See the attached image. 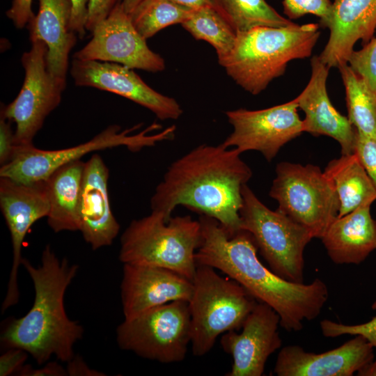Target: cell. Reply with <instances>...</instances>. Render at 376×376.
<instances>
[{
	"label": "cell",
	"mask_w": 376,
	"mask_h": 376,
	"mask_svg": "<svg viewBox=\"0 0 376 376\" xmlns=\"http://www.w3.org/2000/svg\"><path fill=\"white\" fill-rule=\"evenodd\" d=\"M203 241L196 255L197 265L211 266L243 286L258 301L271 306L288 331L303 329L305 320L315 319L328 300L326 283L315 278L311 283L285 280L258 259L251 235L241 230L229 237L215 219L201 215Z\"/></svg>",
	"instance_id": "obj_1"
},
{
	"label": "cell",
	"mask_w": 376,
	"mask_h": 376,
	"mask_svg": "<svg viewBox=\"0 0 376 376\" xmlns=\"http://www.w3.org/2000/svg\"><path fill=\"white\" fill-rule=\"evenodd\" d=\"M235 148L201 144L173 162L150 199L166 222L178 205L219 221L229 237L242 230V189L252 176Z\"/></svg>",
	"instance_id": "obj_2"
},
{
	"label": "cell",
	"mask_w": 376,
	"mask_h": 376,
	"mask_svg": "<svg viewBox=\"0 0 376 376\" xmlns=\"http://www.w3.org/2000/svg\"><path fill=\"white\" fill-rule=\"evenodd\" d=\"M22 265L33 281L34 301L25 315L8 324L1 340L9 348L26 351L39 365L52 355L68 363L75 356V344L84 334L81 324L68 317L64 305L66 290L79 267L66 258L59 260L49 244L42 251L39 266L24 258Z\"/></svg>",
	"instance_id": "obj_3"
},
{
	"label": "cell",
	"mask_w": 376,
	"mask_h": 376,
	"mask_svg": "<svg viewBox=\"0 0 376 376\" xmlns=\"http://www.w3.org/2000/svg\"><path fill=\"white\" fill-rule=\"evenodd\" d=\"M319 28L317 23H294L237 32L232 51L220 65L244 91L258 95L285 73L290 61L311 56Z\"/></svg>",
	"instance_id": "obj_4"
},
{
	"label": "cell",
	"mask_w": 376,
	"mask_h": 376,
	"mask_svg": "<svg viewBox=\"0 0 376 376\" xmlns=\"http://www.w3.org/2000/svg\"><path fill=\"white\" fill-rule=\"evenodd\" d=\"M203 241L201 224L189 215L171 217L161 212L132 220L120 237L123 264L157 266L193 280L195 255Z\"/></svg>",
	"instance_id": "obj_5"
},
{
	"label": "cell",
	"mask_w": 376,
	"mask_h": 376,
	"mask_svg": "<svg viewBox=\"0 0 376 376\" xmlns=\"http://www.w3.org/2000/svg\"><path fill=\"white\" fill-rule=\"evenodd\" d=\"M216 269L197 265L189 301L191 321L192 354L202 357L223 334L241 329L258 302L243 286Z\"/></svg>",
	"instance_id": "obj_6"
},
{
	"label": "cell",
	"mask_w": 376,
	"mask_h": 376,
	"mask_svg": "<svg viewBox=\"0 0 376 376\" xmlns=\"http://www.w3.org/2000/svg\"><path fill=\"white\" fill-rule=\"evenodd\" d=\"M242 196V229L251 235L269 269L285 280L304 283V251L314 238L311 233L279 210L267 207L247 184Z\"/></svg>",
	"instance_id": "obj_7"
},
{
	"label": "cell",
	"mask_w": 376,
	"mask_h": 376,
	"mask_svg": "<svg viewBox=\"0 0 376 376\" xmlns=\"http://www.w3.org/2000/svg\"><path fill=\"white\" fill-rule=\"evenodd\" d=\"M139 127L140 125H137L122 131L118 125H110L88 141L64 149L42 150L33 145L16 146L12 159L1 166L0 177L22 183L45 180L60 167L79 160L91 152L118 146L136 152L173 139L175 131V126L172 125L152 134V132L161 128L160 125L153 123L143 131L134 133Z\"/></svg>",
	"instance_id": "obj_8"
},
{
	"label": "cell",
	"mask_w": 376,
	"mask_h": 376,
	"mask_svg": "<svg viewBox=\"0 0 376 376\" xmlns=\"http://www.w3.org/2000/svg\"><path fill=\"white\" fill-rule=\"evenodd\" d=\"M275 173L269 195L277 210L321 239L340 208L331 179L318 166L288 162L279 163Z\"/></svg>",
	"instance_id": "obj_9"
},
{
	"label": "cell",
	"mask_w": 376,
	"mask_h": 376,
	"mask_svg": "<svg viewBox=\"0 0 376 376\" xmlns=\"http://www.w3.org/2000/svg\"><path fill=\"white\" fill-rule=\"evenodd\" d=\"M116 340L122 350L142 358L163 363L183 361L191 340L189 301H171L125 319Z\"/></svg>",
	"instance_id": "obj_10"
},
{
	"label": "cell",
	"mask_w": 376,
	"mask_h": 376,
	"mask_svg": "<svg viewBox=\"0 0 376 376\" xmlns=\"http://www.w3.org/2000/svg\"><path fill=\"white\" fill-rule=\"evenodd\" d=\"M31 42L30 50L21 58L24 69L22 87L16 98L1 109V114L16 125V146L33 145L45 118L59 105L66 86L47 70L46 43L38 39Z\"/></svg>",
	"instance_id": "obj_11"
},
{
	"label": "cell",
	"mask_w": 376,
	"mask_h": 376,
	"mask_svg": "<svg viewBox=\"0 0 376 376\" xmlns=\"http://www.w3.org/2000/svg\"><path fill=\"white\" fill-rule=\"evenodd\" d=\"M295 99L272 107L249 110L240 108L226 111L233 132L221 144L226 148L260 152L272 161L280 149L304 131Z\"/></svg>",
	"instance_id": "obj_12"
},
{
	"label": "cell",
	"mask_w": 376,
	"mask_h": 376,
	"mask_svg": "<svg viewBox=\"0 0 376 376\" xmlns=\"http://www.w3.org/2000/svg\"><path fill=\"white\" fill-rule=\"evenodd\" d=\"M91 40L74 58L111 62L152 72L165 69V61L152 52L136 31L122 1L91 32Z\"/></svg>",
	"instance_id": "obj_13"
},
{
	"label": "cell",
	"mask_w": 376,
	"mask_h": 376,
	"mask_svg": "<svg viewBox=\"0 0 376 376\" xmlns=\"http://www.w3.org/2000/svg\"><path fill=\"white\" fill-rule=\"evenodd\" d=\"M0 207L9 229L13 246V264L2 312L15 305L19 299L18 269L22 265L24 238L38 220L47 217L49 202L45 180L22 183L0 177Z\"/></svg>",
	"instance_id": "obj_14"
},
{
	"label": "cell",
	"mask_w": 376,
	"mask_h": 376,
	"mask_svg": "<svg viewBox=\"0 0 376 376\" xmlns=\"http://www.w3.org/2000/svg\"><path fill=\"white\" fill-rule=\"evenodd\" d=\"M70 74L77 86L109 91L148 109L159 119L177 120L182 114L173 97L152 89L133 70L120 64L73 58Z\"/></svg>",
	"instance_id": "obj_15"
},
{
	"label": "cell",
	"mask_w": 376,
	"mask_h": 376,
	"mask_svg": "<svg viewBox=\"0 0 376 376\" xmlns=\"http://www.w3.org/2000/svg\"><path fill=\"white\" fill-rule=\"evenodd\" d=\"M279 325L278 313L258 301L244 320L241 332L233 330L223 334L221 347L233 357L231 370L226 375H263L269 357L282 345Z\"/></svg>",
	"instance_id": "obj_16"
},
{
	"label": "cell",
	"mask_w": 376,
	"mask_h": 376,
	"mask_svg": "<svg viewBox=\"0 0 376 376\" xmlns=\"http://www.w3.org/2000/svg\"><path fill=\"white\" fill-rule=\"evenodd\" d=\"M193 281L157 266L123 264L120 296L125 319L176 300L189 301Z\"/></svg>",
	"instance_id": "obj_17"
},
{
	"label": "cell",
	"mask_w": 376,
	"mask_h": 376,
	"mask_svg": "<svg viewBox=\"0 0 376 376\" xmlns=\"http://www.w3.org/2000/svg\"><path fill=\"white\" fill-rule=\"evenodd\" d=\"M373 348L359 335L319 354L298 345H286L278 354L274 373L278 376H352L374 359Z\"/></svg>",
	"instance_id": "obj_18"
},
{
	"label": "cell",
	"mask_w": 376,
	"mask_h": 376,
	"mask_svg": "<svg viewBox=\"0 0 376 376\" xmlns=\"http://www.w3.org/2000/svg\"><path fill=\"white\" fill-rule=\"evenodd\" d=\"M309 81L295 98L298 108L303 111L304 131L313 136H328L340 146L342 155L354 152L356 130L347 117L339 113L330 101L327 91L329 68L319 56L311 59Z\"/></svg>",
	"instance_id": "obj_19"
},
{
	"label": "cell",
	"mask_w": 376,
	"mask_h": 376,
	"mask_svg": "<svg viewBox=\"0 0 376 376\" xmlns=\"http://www.w3.org/2000/svg\"><path fill=\"white\" fill-rule=\"evenodd\" d=\"M109 171L102 157L94 154L85 162L79 207V230L93 250L109 246L120 224L111 209Z\"/></svg>",
	"instance_id": "obj_20"
},
{
	"label": "cell",
	"mask_w": 376,
	"mask_h": 376,
	"mask_svg": "<svg viewBox=\"0 0 376 376\" xmlns=\"http://www.w3.org/2000/svg\"><path fill=\"white\" fill-rule=\"evenodd\" d=\"M328 41L319 57L329 68L347 63L354 45L368 43L376 30V0H334Z\"/></svg>",
	"instance_id": "obj_21"
},
{
	"label": "cell",
	"mask_w": 376,
	"mask_h": 376,
	"mask_svg": "<svg viewBox=\"0 0 376 376\" xmlns=\"http://www.w3.org/2000/svg\"><path fill=\"white\" fill-rule=\"evenodd\" d=\"M38 1V13L27 24L30 40L38 39L46 43L47 70L66 84L69 54L77 42V34L70 26V1Z\"/></svg>",
	"instance_id": "obj_22"
},
{
	"label": "cell",
	"mask_w": 376,
	"mask_h": 376,
	"mask_svg": "<svg viewBox=\"0 0 376 376\" xmlns=\"http://www.w3.org/2000/svg\"><path fill=\"white\" fill-rule=\"evenodd\" d=\"M370 204L359 207L331 223L321 240L331 261L360 264L376 249V221Z\"/></svg>",
	"instance_id": "obj_23"
},
{
	"label": "cell",
	"mask_w": 376,
	"mask_h": 376,
	"mask_svg": "<svg viewBox=\"0 0 376 376\" xmlns=\"http://www.w3.org/2000/svg\"><path fill=\"white\" fill-rule=\"evenodd\" d=\"M85 162L67 164L46 180L49 202L47 224L55 233L79 230V207Z\"/></svg>",
	"instance_id": "obj_24"
},
{
	"label": "cell",
	"mask_w": 376,
	"mask_h": 376,
	"mask_svg": "<svg viewBox=\"0 0 376 376\" xmlns=\"http://www.w3.org/2000/svg\"><path fill=\"white\" fill-rule=\"evenodd\" d=\"M324 171L339 199L338 217L376 200V187L355 153L331 160Z\"/></svg>",
	"instance_id": "obj_25"
},
{
	"label": "cell",
	"mask_w": 376,
	"mask_h": 376,
	"mask_svg": "<svg viewBox=\"0 0 376 376\" xmlns=\"http://www.w3.org/2000/svg\"><path fill=\"white\" fill-rule=\"evenodd\" d=\"M338 68L345 90L350 122L357 132L376 137V93L348 63Z\"/></svg>",
	"instance_id": "obj_26"
},
{
	"label": "cell",
	"mask_w": 376,
	"mask_h": 376,
	"mask_svg": "<svg viewBox=\"0 0 376 376\" xmlns=\"http://www.w3.org/2000/svg\"><path fill=\"white\" fill-rule=\"evenodd\" d=\"M212 6L236 33L258 26L284 27L295 23L265 0H212Z\"/></svg>",
	"instance_id": "obj_27"
},
{
	"label": "cell",
	"mask_w": 376,
	"mask_h": 376,
	"mask_svg": "<svg viewBox=\"0 0 376 376\" xmlns=\"http://www.w3.org/2000/svg\"><path fill=\"white\" fill-rule=\"evenodd\" d=\"M181 26L195 39L211 45L219 64L228 57L234 47L236 31L211 6L194 10Z\"/></svg>",
	"instance_id": "obj_28"
},
{
	"label": "cell",
	"mask_w": 376,
	"mask_h": 376,
	"mask_svg": "<svg viewBox=\"0 0 376 376\" xmlns=\"http://www.w3.org/2000/svg\"><path fill=\"white\" fill-rule=\"evenodd\" d=\"M194 11L171 0H142L129 15L136 31L147 40L164 28L181 24Z\"/></svg>",
	"instance_id": "obj_29"
},
{
	"label": "cell",
	"mask_w": 376,
	"mask_h": 376,
	"mask_svg": "<svg viewBox=\"0 0 376 376\" xmlns=\"http://www.w3.org/2000/svg\"><path fill=\"white\" fill-rule=\"evenodd\" d=\"M376 310V301L372 304ZM322 334L325 337L335 338L343 335H359L376 347V316L370 321L358 324H345L330 320H323L320 323Z\"/></svg>",
	"instance_id": "obj_30"
},
{
	"label": "cell",
	"mask_w": 376,
	"mask_h": 376,
	"mask_svg": "<svg viewBox=\"0 0 376 376\" xmlns=\"http://www.w3.org/2000/svg\"><path fill=\"white\" fill-rule=\"evenodd\" d=\"M283 13L290 19L306 15H313L320 19V26L326 28L331 13V0H283Z\"/></svg>",
	"instance_id": "obj_31"
},
{
	"label": "cell",
	"mask_w": 376,
	"mask_h": 376,
	"mask_svg": "<svg viewBox=\"0 0 376 376\" xmlns=\"http://www.w3.org/2000/svg\"><path fill=\"white\" fill-rule=\"evenodd\" d=\"M347 63L376 93V37L364 45L362 49L354 50Z\"/></svg>",
	"instance_id": "obj_32"
},
{
	"label": "cell",
	"mask_w": 376,
	"mask_h": 376,
	"mask_svg": "<svg viewBox=\"0 0 376 376\" xmlns=\"http://www.w3.org/2000/svg\"><path fill=\"white\" fill-rule=\"evenodd\" d=\"M376 187V137L356 130L354 152Z\"/></svg>",
	"instance_id": "obj_33"
},
{
	"label": "cell",
	"mask_w": 376,
	"mask_h": 376,
	"mask_svg": "<svg viewBox=\"0 0 376 376\" xmlns=\"http://www.w3.org/2000/svg\"><path fill=\"white\" fill-rule=\"evenodd\" d=\"M11 120L1 114L0 118V164L8 163L13 158L16 146L15 132L11 127Z\"/></svg>",
	"instance_id": "obj_34"
},
{
	"label": "cell",
	"mask_w": 376,
	"mask_h": 376,
	"mask_svg": "<svg viewBox=\"0 0 376 376\" xmlns=\"http://www.w3.org/2000/svg\"><path fill=\"white\" fill-rule=\"evenodd\" d=\"M123 0H90L86 25V31L92 32L95 27L104 20L114 7Z\"/></svg>",
	"instance_id": "obj_35"
},
{
	"label": "cell",
	"mask_w": 376,
	"mask_h": 376,
	"mask_svg": "<svg viewBox=\"0 0 376 376\" xmlns=\"http://www.w3.org/2000/svg\"><path fill=\"white\" fill-rule=\"evenodd\" d=\"M71 3V15L70 26L80 38L85 35L90 0H70Z\"/></svg>",
	"instance_id": "obj_36"
},
{
	"label": "cell",
	"mask_w": 376,
	"mask_h": 376,
	"mask_svg": "<svg viewBox=\"0 0 376 376\" xmlns=\"http://www.w3.org/2000/svg\"><path fill=\"white\" fill-rule=\"evenodd\" d=\"M28 354L21 348H10L0 357V375L7 376L19 370L26 360Z\"/></svg>",
	"instance_id": "obj_37"
},
{
	"label": "cell",
	"mask_w": 376,
	"mask_h": 376,
	"mask_svg": "<svg viewBox=\"0 0 376 376\" xmlns=\"http://www.w3.org/2000/svg\"><path fill=\"white\" fill-rule=\"evenodd\" d=\"M33 0H13L11 8L6 15L18 29H22L29 24L35 15L32 11Z\"/></svg>",
	"instance_id": "obj_38"
},
{
	"label": "cell",
	"mask_w": 376,
	"mask_h": 376,
	"mask_svg": "<svg viewBox=\"0 0 376 376\" xmlns=\"http://www.w3.org/2000/svg\"><path fill=\"white\" fill-rule=\"evenodd\" d=\"M19 373L22 376H64L68 375L67 370L58 363L49 362L42 368L33 369L29 366H23Z\"/></svg>",
	"instance_id": "obj_39"
},
{
	"label": "cell",
	"mask_w": 376,
	"mask_h": 376,
	"mask_svg": "<svg viewBox=\"0 0 376 376\" xmlns=\"http://www.w3.org/2000/svg\"><path fill=\"white\" fill-rule=\"evenodd\" d=\"M68 375L71 376H102L105 375L103 373L91 369L87 366L82 358L79 356H74L73 358L68 362L67 366Z\"/></svg>",
	"instance_id": "obj_40"
},
{
	"label": "cell",
	"mask_w": 376,
	"mask_h": 376,
	"mask_svg": "<svg viewBox=\"0 0 376 376\" xmlns=\"http://www.w3.org/2000/svg\"><path fill=\"white\" fill-rule=\"evenodd\" d=\"M182 6L196 10L205 6H211L212 0H171Z\"/></svg>",
	"instance_id": "obj_41"
},
{
	"label": "cell",
	"mask_w": 376,
	"mask_h": 376,
	"mask_svg": "<svg viewBox=\"0 0 376 376\" xmlns=\"http://www.w3.org/2000/svg\"><path fill=\"white\" fill-rule=\"evenodd\" d=\"M358 376H376V359L373 360L357 373Z\"/></svg>",
	"instance_id": "obj_42"
},
{
	"label": "cell",
	"mask_w": 376,
	"mask_h": 376,
	"mask_svg": "<svg viewBox=\"0 0 376 376\" xmlns=\"http://www.w3.org/2000/svg\"><path fill=\"white\" fill-rule=\"evenodd\" d=\"M142 0H123L125 10L130 14Z\"/></svg>",
	"instance_id": "obj_43"
}]
</instances>
